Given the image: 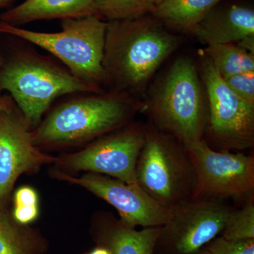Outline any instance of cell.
<instances>
[{"instance_id":"8fae6325","label":"cell","mask_w":254,"mask_h":254,"mask_svg":"<svg viewBox=\"0 0 254 254\" xmlns=\"http://www.w3.org/2000/svg\"><path fill=\"white\" fill-rule=\"evenodd\" d=\"M31 128L17 107L0 111V209H4L18 177L55 163L33 143Z\"/></svg>"},{"instance_id":"30bf717a","label":"cell","mask_w":254,"mask_h":254,"mask_svg":"<svg viewBox=\"0 0 254 254\" xmlns=\"http://www.w3.org/2000/svg\"><path fill=\"white\" fill-rule=\"evenodd\" d=\"M55 178L83 187L118 210L120 221L135 228L163 227L171 218V210L162 206L138 187L113 177L86 173L73 177L60 169L52 172Z\"/></svg>"},{"instance_id":"d6986e66","label":"cell","mask_w":254,"mask_h":254,"mask_svg":"<svg viewBox=\"0 0 254 254\" xmlns=\"http://www.w3.org/2000/svg\"><path fill=\"white\" fill-rule=\"evenodd\" d=\"M157 0H94L93 14L106 22L151 15Z\"/></svg>"},{"instance_id":"d4e9b609","label":"cell","mask_w":254,"mask_h":254,"mask_svg":"<svg viewBox=\"0 0 254 254\" xmlns=\"http://www.w3.org/2000/svg\"><path fill=\"white\" fill-rule=\"evenodd\" d=\"M237 46L254 55V36L247 37L237 43Z\"/></svg>"},{"instance_id":"603a6c76","label":"cell","mask_w":254,"mask_h":254,"mask_svg":"<svg viewBox=\"0 0 254 254\" xmlns=\"http://www.w3.org/2000/svg\"><path fill=\"white\" fill-rule=\"evenodd\" d=\"M39 215V207L37 205H14L13 219L20 224L26 225L34 222Z\"/></svg>"},{"instance_id":"2e32d148","label":"cell","mask_w":254,"mask_h":254,"mask_svg":"<svg viewBox=\"0 0 254 254\" xmlns=\"http://www.w3.org/2000/svg\"><path fill=\"white\" fill-rule=\"evenodd\" d=\"M105 247L111 254H153L162 227L136 230L120 220L107 221Z\"/></svg>"},{"instance_id":"277c9868","label":"cell","mask_w":254,"mask_h":254,"mask_svg":"<svg viewBox=\"0 0 254 254\" xmlns=\"http://www.w3.org/2000/svg\"><path fill=\"white\" fill-rule=\"evenodd\" d=\"M61 31L44 33L0 21V33L46 50L81 81L105 86L103 58L107 22L93 16L61 20Z\"/></svg>"},{"instance_id":"3957f363","label":"cell","mask_w":254,"mask_h":254,"mask_svg":"<svg viewBox=\"0 0 254 254\" xmlns=\"http://www.w3.org/2000/svg\"><path fill=\"white\" fill-rule=\"evenodd\" d=\"M28 44L23 43L5 57L0 67V87L9 92L31 129L59 97L105 91L81 81L54 57L40 54Z\"/></svg>"},{"instance_id":"9a60e30c","label":"cell","mask_w":254,"mask_h":254,"mask_svg":"<svg viewBox=\"0 0 254 254\" xmlns=\"http://www.w3.org/2000/svg\"><path fill=\"white\" fill-rule=\"evenodd\" d=\"M223 0H157L151 15L177 31L191 33L203 18Z\"/></svg>"},{"instance_id":"9c48e42d","label":"cell","mask_w":254,"mask_h":254,"mask_svg":"<svg viewBox=\"0 0 254 254\" xmlns=\"http://www.w3.org/2000/svg\"><path fill=\"white\" fill-rule=\"evenodd\" d=\"M185 147L194 170L193 199L220 200L253 191V156L213 149L204 139Z\"/></svg>"},{"instance_id":"ffe728a7","label":"cell","mask_w":254,"mask_h":254,"mask_svg":"<svg viewBox=\"0 0 254 254\" xmlns=\"http://www.w3.org/2000/svg\"><path fill=\"white\" fill-rule=\"evenodd\" d=\"M227 240H254V203L250 200L240 210L232 209L221 232Z\"/></svg>"},{"instance_id":"8992f818","label":"cell","mask_w":254,"mask_h":254,"mask_svg":"<svg viewBox=\"0 0 254 254\" xmlns=\"http://www.w3.org/2000/svg\"><path fill=\"white\" fill-rule=\"evenodd\" d=\"M136 180L150 198L170 210L191 199L195 173L185 145L154 125L146 126Z\"/></svg>"},{"instance_id":"f546056e","label":"cell","mask_w":254,"mask_h":254,"mask_svg":"<svg viewBox=\"0 0 254 254\" xmlns=\"http://www.w3.org/2000/svg\"><path fill=\"white\" fill-rule=\"evenodd\" d=\"M193 254H211L210 253V252L208 250H203L202 249L201 250H200L199 252H196V253Z\"/></svg>"},{"instance_id":"52a82bcc","label":"cell","mask_w":254,"mask_h":254,"mask_svg":"<svg viewBox=\"0 0 254 254\" xmlns=\"http://www.w3.org/2000/svg\"><path fill=\"white\" fill-rule=\"evenodd\" d=\"M201 74L208 100L206 125L221 151L240 152L254 144V105L229 88L208 57L201 53Z\"/></svg>"},{"instance_id":"ba28073f","label":"cell","mask_w":254,"mask_h":254,"mask_svg":"<svg viewBox=\"0 0 254 254\" xmlns=\"http://www.w3.org/2000/svg\"><path fill=\"white\" fill-rule=\"evenodd\" d=\"M145 132L146 126L129 123L97 138L79 151L58 157L55 163L64 172L99 174L137 185L136 163Z\"/></svg>"},{"instance_id":"7402d4cb","label":"cell","mask_w":254,"mask_h":254,"mask_svg":"<svg viewBox=\"0 0 254 254\" xmlns=\"http://www.w3.org/2000/svg\"><path fill=\"white\" fill-rule=\"evenodd\" d=\"M223 79L234 93L254 105V71L237 73Z\"/></svg>"},{"instance_id":"1f68e13d","label":"cell","mask_w":254,"mask_h":254,"mask_svg":"<svg viewBox=\"0 0 254 254\" xmlns=\"http://www.w3.org/2000/svg\"></svg>"},{"instance_id":"5b68a950","label":"cell","mask_w":254,"mask_h":254,"mask_svg":"<svg viewBox=\"0 0 254 254\" xmlns=\"http://www.w3.org/2000/svg\"><path fill=\"white\" fill-rule=\"evenodd\" d=\"M203 95L194 64L179 58L157 85L146 108L155 127L187 146L203 139L208 113Z\"/></svg>"},{"instance_id":"4fadbf2b","label":"cell","mask_w":254,"mask_h":254,"mask_svg":"<svg viewBox=\"0 0 254 254\" xmlns=\"http://www.w3.org/2000/svg\"><path fill=\"white\" fill-rule=\"evenodd\" d=\"M206 46L239 43L254 36V11L247 6L214 7L191 31Z\"/></svg>"},{"instance_id":"e0dca14e","label":"cell","mask_w":254,"mask_h":254,"mask_svg":"<svg viewBox=\"0 0 254 254\" xmlns=\"http://www.w3.org/2000/svg\"><path fill=\"white\" fill-rule=\"evenodd\" d=\"M41 240L25 225L0 209V254H41Z\"/></svg>"},{"instance_id":"ac0fdd59","label":"cell","mask_w":254,"mask_h":254,"mask_svg":"<svg viewBox=\"0 0 254 254\" xmlns=\"http://www.w3.org/2000/svg\"><path fill=\"white\" fill-rule=\"evenodd\" d=\"M203 53L222 78L254 71V55L234 43L207 46Z\"/></svg>"},{"instance_id":"5bb4252c","label":"cell","mask_w":254,"mask_h":254,"mask_svg":"<svg viewBox=\"0 0 254 254\" xmlns=\"http://www.w3.org/2000/svg\"><path fill=\"white\" fill-rule=\"evenodd\" d=\"M94 0H26L0 14V21L20 27L43 20L66 19L93 15Z\"/></svg>"},{"instance_id":"6da1fadb","label":"cell","mask_w":254,"mask_h":254,"mask_svg":"<svg viewBox=\"0 0 254 254\" xmlns=\"http://www.w3.org/2000/svg\"><path fill=\"white\" fill-rule=\"evenodd\" d=\"M179 42L178 37L152 15L107 22L105 86L130 95L142 93Z\"/></svg>"},{"instance_id":"f1b7e54d","label":"cell","mask_w":254,"mask_h":254,"mask_svg":"<svg viewBox=\"0 0 254 254\" xmlns=\"http://www.w3.org/2000/svg\"><path fill=\"white\" fill-rule=\"evenodd\" d=\"M5 56L4 55V53H3L2 49H1V47L0 46V67H1V65L3 64L4 61Z\"/></svg>"},{"instance_id":"7a4b0ae2","label":"cell","mask_w":254,"mask_h":254,"mask_svg":"<svg viewBox=\"0 0 254 254\" xmlns=\"http://www.w3.org/2000/svg\"><path fill=\"white\" fill-rule=\"evenodd\" d=\"M59 103L36 128L38 148H58L96 140L131 123L146 105L125 92L76 94Z\"/></svg>"},{"instance_id":"83f0119b","label":"cell","mask_w":254,"mask_h":254,"mask_svg":"<svg viewBox=\"0 0 254 254\" xmlns=\"http://www.w3.org/2000/svg\"><path fill=\"white\" fill-rule=\"evenodd\" d=\"M15 0H0V8H4L12 4Z\"/></svg>"},{"instance_id":"7c38bea8","label":"cell","mask_w":254,"mask_h":254,"mask_svg":"<svg viewBox=\"0 0 254 254\" xmlns=\"http://www.w3.org/2000/svg\"><path fill=\"white\" fill-rule=\"evenodd\" d=\"M172 216L162 227L163 239L177 254H193L221 234L232 208L220 200L191 199L170 209Z\"/></svg>"},{"instance_id":"cb8c5ba5","label":"cell","mask_w":254,"mask_h":254,"mask_svg":"<svg viewBox=\"0 0 254 254\" xmlns=\"http://www.w3.org/2000/svg\"><path fill=\"white\" fill-rule=\"evenodd\" d=\"M14 205H38V195L34 189L23 186L18 188L14 194Z\"/></svg>"},{"instance_id":"484cf974","label":"cell","mask_w":254,"mask_h":254,"mask_svg":"<svg viewBox=\"0 0 254 254\" xmlns=\"http://www.w3.org/2000/svg\"><path fill=\"white\" fill-rule=\"evenodd\" d=\"M16 106L14 100L11 96L0 97V111L1 110H9Z\"/></svg>"},{"instance_id":"4316f807","label":"cell","mask_w":254,"mask_h":254,"mask_svg":"<svg viewBox=\"0 0 254 254\" xmlns=\"http://www.w3.org/2000/svg\"><path fill=\"white\" fill-rule=\"evenodd\" d=\"M87 254H111V253L107 247H99L94 249L91 253Z\"/></svg>"},{"instance_id":"44dd1931","label":"cell","mask_w":254,"mask_h":254,"mask_svg":"<svg viewBox=\"0 0 254 254\" xmlns=\"http://www.w3.org/2000/svg\"><path fill=\"white\" fill-rule=\"evenodd\" d=\"M207 250L211 254H254V240L232 241L217 237Z\"/></svg>"},{"instance_id":"4dcf8cb0","label":"cell","mask_w":254,"mask_h":254,"mask_svg":"<svg viewBox=\"0 0 254 254\" xmlns=\"http://www.w3.org/2000/svg\"><path fill=\"white\" fill-rule=\"evenodd\" d=\"M3 90L1 89V87H0V97H1V91H2Z\"/></svg>"}]
</instances>
